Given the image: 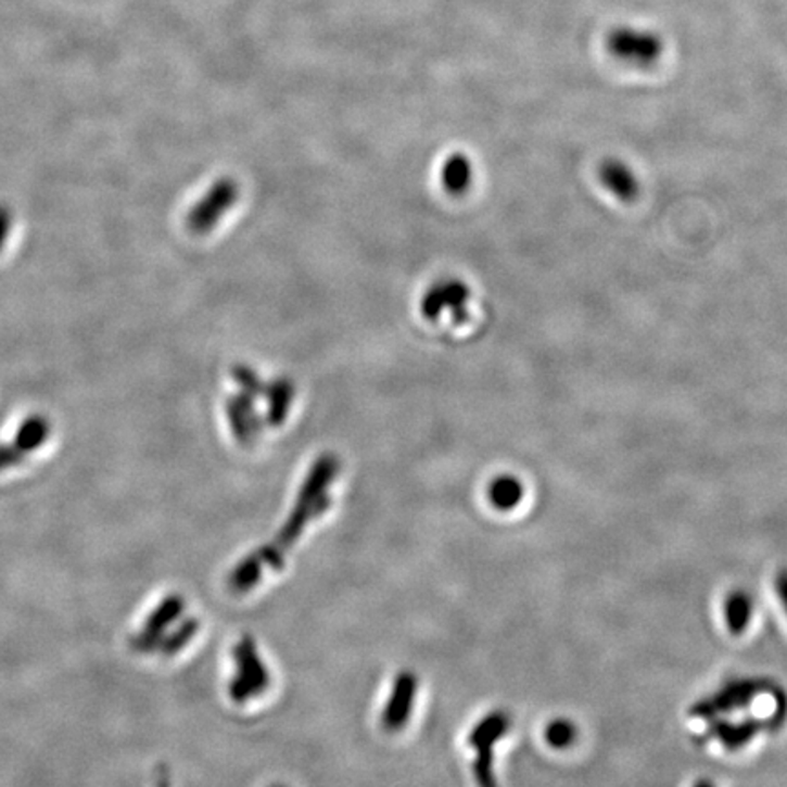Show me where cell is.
I'll return each instance as SVG.
<instances>
[{
	"label": "cell",
	"mask_w": 787,
	"mask_h": 787,
	"mask_svg": "<svg viewBox=\"0 0 787 787\" xmlns=\"http://www.w3.org/2000/svg\"><path fill=\"white\" fill-rule=\"evenodd\" d=\"M487 494L488 502L493 504L494 509L509 512L523 502L525 487L520 482V478L512 477V474H502V477L494 478L493 482H491Z\"/></svg>",
	"instance_id": "12"
},
{
	"label": "cell",
	"mask_w": 787,
	"mask_h": 787,
	"mask_svg": "<svg viewBox=\"0 0 787 787\" xmlns=\"http://www.w3.org/2000/svg\"><path fill=\"white\" fill-rule=\"evenodd\" d=\"M233 662L238 668V674L230 680L228 695L233 703L243 706L252 698L259 697L270 686V674L267 665L261 660L255 640L250 635H244L233 647Z\"/></svg>",
	"instance_id": "3"
},
{
	"label": "cell",
	"mask_w": 787,
	"mask_h": 787,
	"mask_svg": "<svg viewBox=\"0 0 787 787\" xmlns=\"http://www.w3.org/2000/svg\"><path fill=\"white\" fill-rule=\"evenodd\" d=\"M182 609H185V601L181 596L172 595L161 604L152 617L148 618L147 625L142 629L141 635L136 638L137 649L141 651H152L155 647L161 646V638L165 635L166 627L172 622H176L177 618L181 617Z\"/></svg>",
	"instance_id": "10"
},
{
	"label": "cell",
	"mask_w": 787,
	"mask_h": 787,
	"mask_svg": "<svg viewBox=\"0 0 787 787\" xmlns=\"http://www.w3.org/2000/svg\"><path fill=\"white\" fill-rule=\"evenodd\" d=\"M272 787H284V786H272Z\"/></svg>",
	"instance_id": "22"
},
{
	"label": "cell",
	"mask_w": 787,
	"mask_h": 787,
	"mask_svg": "<svg viewBox=\"0 0 787 787\" xmlns=\"http://www.w3.org/2000/svg\"><path fill=\"white\" fill-rule=\"evenodd\" d=\"M775 589L776 595L780 598L782 607H784V611H786L787 614V569H784V571L776 574Z\"/></svg>",
	"instance_id": "19"
},
{
	"label": "cell",
	"mask_w": 787,
	"mask_h": 787,
	"mask_svg": "<svg viewBox=\"0 0 787 787\" xmlns=\"http://www.w3.org/2000/svg\"><path fill=\"white\" fill-rule=\"evenodd\" d=\"M198 620L190 618V620L182 623L181 627H177L174 635L168 636L165 640H161V651L165 652V655H174V652L181 651L182 647L187 646L188 642L198 635Z\"/></svg>",
	"instance_id": "17"
},
{
	"label": "cell",
	"mask_w": 787,
	"mask_h": 787,
	"mask_svg": "<svg viewBox=\"0 0 787 787\" xmlns=\"http://www.w3.org/2000/svg\"><path fill=\"white\" fill-rule=\"evenodd\" d=\"M157 787H170V778H168V771H160V780H157Z\"/></svg>",
	"instance_id": "20"
},
{
	"label": "cell",
	"mask_w": 787,
	"mask_h": 787,
	"mask_svg": "<svg viewBox=\"0 0 787 787\" xmlns=\"http://www.w3.org/2000/svg\"><path fill=\"white\" fill-rule=\"evenodd\" d=\"M604 46L612 61L633 69L655 68L665 53V40L662 35L631 24L609 29Z\"/></svg>",
	"instance_id": "2"
},
{
	"label": "cell",
	"mask_w": 787,
	"mask_h": 787,
	"mask_svg": "<svg viewBox=\"0 0 787 787\" xmlns=\"http://www.w3.org/2000/svg\"><path fill=\"white\" fill-rule=\"evenodd\" d=\"M335 474H338V461L330 456H325L312 467L310 474L297 494L294 509L290 512L289 520L284 521L283 529L276 540L281 549H290L300 538L306 523L329 509L330 498L327 488Z\"/></svg>",
	"instance_id": "1"
},
{
	"label": "cell",
	"mask_w": 787,
	"mask_h": 787,
	"mask_svg": "<svg viewBox=\"0 0 787 787\" xmlns=\"http://www.w3.org/2000/svg\"><path fill=\"white\" fill-rule=\"evenodd\" d=\"M576 737H579L576 725L566 719L550 722L549 727L545 731V738H547V742H549L555 749L569 748V746L574 744Z\"/></svg>",
	"instance_id": "16"
},
{
	"label": "cell",
	"mask_w": 787,
	"mask_h": 787,
	"mask_svg": "<svg viewBox=\"0 0 787 787\" xmlns=\"http://www.w3.org/2000/svg\"><path fill=\"white\" fill-rule=\"evenodd\" d=\"M775 684L764 678H740L725 684L711 697L703 698L691 708L695 719L714 720L722 714L735 713L753 703L754 698L773 691Z\"/></svg>",
	"instance_id": "4"
},
{
	"label": "cell",
	"mask_w": 787,
	"mask_h": 787,
	"mask_svg": "<svg viewBox=\"0 0 787 787\" xmlns=\"http://www.w3.org/2000/svg\"><path fill=\"white\" fill-rule=\"evenodd\" d=\"M510 716L505 711H493L480 720L470 733L469 746L477 751L474 778L478 787H499L494 775V746L509 733Z\"/></svg>",
	"instance_id": "5"
},
{
	"label": "cell",
	"mask_w": 787,
	"mask_h": 787,
	"mask_svg": "<svg viewBox=\"0 0 787 787\" xmlns=\"http://www.w3.org/2000/svg\"><path fill=\"white\" fill-rule=\"evenodd\" d=\"M600 182L607 188V192L612 193L620 201H633L640 193V181L636 177L635 170L625 163V161L606 160L598 170Z\"/></svg>",
	"instance_id": "11"
},
{
	"label": "cell",
	"mask_w": 787,
	"mask_h": 787,
	"mask_svg": "<svg viewBox=\"0 0 787 787\" xmlns=\"http://www.w3.org/2000/svg\"><path fill=\"white\" fill-rule=\"evenodd\" d=\"M238 198V188L230 181L217 182L210 188L208 195L199 201L198 206L190 214V227L193 230H208L216 225L217 219L232 206Z\"/></svg>",
	"instance_id": "8"
},
{
	"label": "cell",
	"mask_w": 787,
	"mask_h": 787,
	"mask_svg": "<svg viewBox=\"0 0 787 787\" xmlns=\"http://www.w3.org/2000/svg\"><path fill=\"white\" fill-rule=\"evenodd\" d=\"M724 617L727 629L733 635H742L753 617V600L748 593L735 591L725 598Z\"/></svg>",
	"instance_id": "14"
},
{
	"label": "cell",
	"mask_w": 787,
	"mask_h": 787,
	"mask_svg": "<svg viewBox=\"0 0 787 787\" xmlns=\"http://www.w3.org/2000/svg\"><path fill=\"white\" fill-rule=\"evenodd\" d=\"M263 560L257 555V550L252 555L244 556L243 560L239 561L238 566L233 567V571L228 576V587L232 589L236 595H244L249 591L254 589L255 585L259 584L261 576H263Z\"/></svg>",
	"instance_id": "13"
},
{
	"label": "cell",
	"mask_w": 787,
	"mask_h": 787,
	"mask_svg": "<svg viewBox=\"0 0 787 787\" xmlns=\"http://www.w3.org/2000/svg\"><path fill=\"white\" fill-rule=\"evenodd\" d=\"M775 722L770 719H748L742 720V722H727V720L714 719L713 724L709 727V737L719 740L725 749L737 751V749L746 748L762 731L775 729Z\"/></svg>",
	"instance_id": "9"
},
{
	"label": "cell",
	"mask_w": 787,
	"mask_h": 787,
	"mask_svg": "<svg viewBox=\"0 0 787 787\" xmlns=\"http://www.w3.org/2000/svg\"><path fill=\"white\" fill-rule=\"evenodd\" d=\"M442 177L447 192L454 195L467 192L472 182V163L464 153H454L443 165Z\"/></svg>",
	"instance_id": "15"
},
{
	"label": "cell",
	"mask_w": 787,
	"mask_h": 787,
	"mask_svg": "<svg viewBox=\"0 0 787 787\" xmlns=\"http://www.w3.org/2000/svg\"><path fill=\"white\" fill-rule=\"evenodd\" d=\"M416 691H418V678L410 671H403L397 674L394 684H392L391 697L386 702L385 711L381 724L389 733H397L402 731L410 720L412 713L414 700H416Z\"/></svg>",
	"instance_id": "6"
},
{
	"label": "cell",
	"mask_w": 787,
	"mask_h": 787,
	"mask_svg": "<svg viewBox=\"0 0 787 787\" xmlns=\"http://www.w3.org/2000/svg\"><path fill=\"white\" fill-rule=\"evenodd\" d=\"M470 290L461 281H443L429 290L423 300V312L427 318H440L445 312H450L456 321L467 318Z\"/></svg>",
	"instance_id": "7"
},
{
	"label": "cell",
	"mask_w": 787,
	"mask_h": 787,
	"mask_svg": "<svg viewBox=\"0 0 787 787\" xmlns=\"http://www.w3.org/2000/svg\"><path fill=\"white\" fill-rule=\"evenodd\" d=\"M695 787H713V784H711V782H708V780H700V782H698L697 786H695Z\"/></svg>",
	"instance_id": "21"
},
{
	"label": "cell",
	"mask_w": 787,
	"mask_h": 787,
	"mask_svg": "<svg viewBox=\"0 0 787 787\" xmlns=\"http://www.w3.org/2000/svg\"><path fill=\"white\" fill-rule=\"evenodd\" d=\"M257 555L261 556V560L265 566L270 567L272 571H281L284 566V550L279 547L276 542L274 544L265 545L257 550Z\"/></svg>",
	"instance_id": "18"
}]
</instances>
